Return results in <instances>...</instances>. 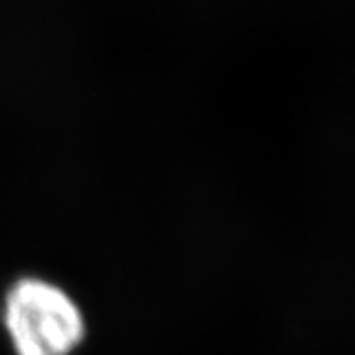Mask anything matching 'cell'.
Wrapping results in <instances>:
<instances>
[{"instance_id":"obj_1","label":"cell","mask_w":355,"mask_h":355,"mask_svg":"<svg viewBox=\"0 0 355 355\" xmlns=\"http://www.w3.org/2000/svg\"><path fill=\"white\" fill-rule=\"evenodd\" d=\"M4 320L18 355H67L85 331L73 300L38 279L14 284L6 298Z\"/></svg>"}]
</instances>
